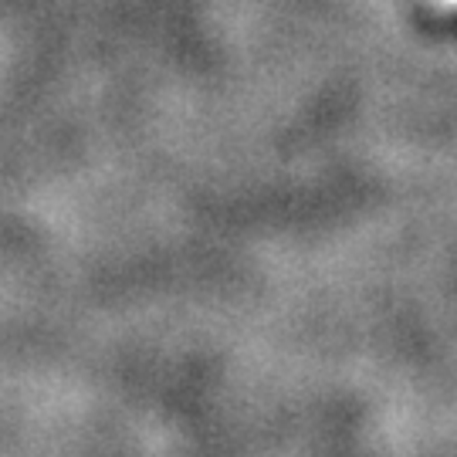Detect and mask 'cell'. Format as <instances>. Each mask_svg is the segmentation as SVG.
Returning <instances> with one entry per match:
<instances>
[{
  "instance_id": "obj_1",
  "label": "cell",
  "mask_w": 457,
  "mask_h": 457,
  "mask_svg": "<svg viewBox=\"0 0 457 457\" xmlns=\"http://www.w3.org/2000/svg\"><path fill=\"white\" fill-rule=\"evenodd\" d=\"M441 7H457V0H437Z\"/></svg>"
}]
</instances>
